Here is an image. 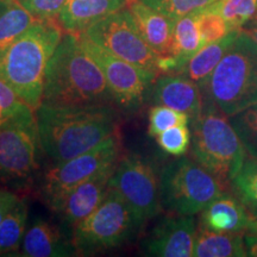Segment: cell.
<instances>
[{
  "label": "cell",
  "instance_id": "1",
  "mask_svg": "<svg viewBox=\"0 0 257 257\" xmlns=\"http://www.w3.org/2000/svg\"><path fill=\"white\" fill-rule=\"evenodd\" d=\"M43 153L54 163L81 155L118 133V108L104 105H51L35 111Z\"/></svg>",
  "mask_w": 257,
  "mask_h": 257
},
{
  "label": "cell",
  "instance_id": "2",
  "mask_svg": "<svg viewBox=\"0 0 257 257\" xmlns=\"http://www.w3.org/2000/svg\"><path fill=\"white\" fill-rule=\"evenodd\" d=\"M42 102L51 105L113 104L102 69L83 47L78 34H64L54 51L47 67Z\"/></svg>",
  "mask_w": 257,
  "mask_h": 257
},
{
  "label": "cell",
  "instance_id": "3",
  "mask_svg": "<svg viewBox=\"0 0 257 257\" xmlns=\"http://www.w3.org/2000/svg\"><path fill=\"white\" fill-rule=\"evenodd\" d=\"M62 36L54 21H38L0 56V78L34 111L43 100L48 63Z\"/></svg>",
  "mask_w": 257,
  "mask_h": 257
},
{
  "label": "cell",
  "instance_id": "4",
  "mask_svg": "<svg viewBox=\"0 0 257 257\" xmlns=\"http://www.w3.org/2000/svg\"><path fill=\"white\" fill-rule=\"evenodd\" d=\"M202 93L227 117L256 104L257 46L245 32L239 31Z\"/></svg>",
  "mask_w": 257,
  "mask_h": 257
},
{
  "label": "cell",
  "instance_id": "5",
  "mask_svg": "<svg viewBox=\"0 0 257 257\" xmlns=\"http://www.w3.org/2000/svg\"><path fill=\"white\" fill-rule=\"evenodd\" d=\"M191 125L193 159L230 185L248 155L230 117L204 98L202 110Z\"/></svg>",
  "mask_w": 257,
  "mask_h": 257
},
{
  "label": "cell",
  "instance_id": "6",
  "mask_svg": "<svg viewBox=\"0 0 257 257\" xmlns=\"http://www.w3.org/2000/svg\"><path fill=\"white\" fill-rule=\"evenodd\" d=\"M227 185L194 159L180 156L162 169V208L169 213L194 216L226 192Z\"/></svg>",
  "mask_w": 257,
  "mask_h": 257
},
{
  "label": "cell",
  "instance_id": "7",
  "mask_svg": "<svg viewBox=\"0 0 257 257\" xmlns=\"http://www.w3.org/2000/svg\"><path fill=\"white\" fill-rule=\"evenodd\" d=\"M143 225L118 192L110 188L104 201L73 230L79 255L91 256L131 242Z\"/></svg>",
  "mask_w": 257,
  "mask_h": 257
},
{
  "label": "cell",
  "instance_id": "8",
  "mask_svg": "<svg viewBox=\"0 0 257 257\" xmlns=\"http://www.w3.org/2000/svg\"><path fill=\"white\" fill-rule=\"evenodd\" d=\"M41 152L35 111L0 126V182L27 184L40 167Z\"/></svg>",
  "mask_w": 257,
  "mask_h": 257
},
{
  "label": "cell",
  "instance_id": "9",
  "mask_svg": "<svg viewBox=\"0 0 257 257\" xmlns=\"http://www.w3.org/2000/svg\"><path fill=\"white\" fill-rule=\"evenodd\" d=\"M110 188L119 193L143 226L162 211L156 167L140 154L119 157L110 179Z\"/></svg>",
  "mask_w": 257,
  "mask_h": 257
},
{
  "label": "cell",
  "instance_id": "10",
  "mask_svg": "<svg viewBox=\"0 0 257 257\" xmlns=\"http://www.w3.org/2000/svg\"><path fill=\"white\" fill-rule=\"evenodd\" d=\"M80 35L114 56L159 75V55L141 35L128 8L102 18Z\"/></svg>",
  "mask_w": 257,
  "mask_h": 257
},
{
  "label": "cell",
  "instance_id": "11",
  "mask_svg": "<svg viewBox=\"0 0 257 257\" xmlns=\"http://www.w3.org/2000/svg\"><path fill=\"white\" fill-rule=\"evenodd\" d=\"M83 47L99 63L118 111L131 115L146 104L154 82L159 75L148 72L136 64L127 62L108 53L104 48L78 34Z\"/></svg>",
  "mask_w": 257,
  "mask_h": 257
},
{
  "label": "cell",
  "instance_id": "12",
  "mask_svg": "<svg viewBox=\"0 0 257 257\" xmlns=\"http://www.w3.org/2000/svg\"><path fill=\"white\" fill-rule=\"evenodd\" d=\"M119 157L120 138L117 133L81 155L61 163H54L53 168L43 176L42 197L51 207L73 187L105 167L115 163Z\"/></svg>",
  "mask_w": 257,
  "mask_h": 257
},
{
  "label": "cell",
  "instance_id": "13",
  "mask_svg": "<svg viewBox=\"0 0 257 257\" xmlns=\"http://www.w3.org/2000/svg\"><path fill=\"white\" fill-rule=\"evenodd\" d=\"M117 162L83 180L50 207L59 218L61 229L70 238L76 225L87 218L104 201L110 191V179Z\"/></svg>",
  "mask_w": 257,
  "mask_h": 257
},
{
  "label": "cell",
  "instance_id": "14",
  "mask_svg": "<svg viewBox=\"0 0 257 257\" xmlns=\"http://www.w3.org/2000/svg\"><path fill=\"white\" fill-rule=\"evenodd\" d=\"M194 216L174 214L163 217L141 243L144 255L155 257H191L197 236Z\"/></svg>",
  "mask_w": 257,
  "mask_h": 257
},
{
  "label": "cell",
  "instance_id": "15",
  "mask_svg": "<svg viewBox=\"0 0 257 257\" xmlns=\"http://www.w3.org/2000/svg\"><path fill=\"white\" fill-rule=\"evenodd\" d=\"M154 105H162L185 112L194 119L204 106V93L195 82L182 74L157 76L152 88Z\"/></svg>",
  "mask_w": 257,
  "mask_h": 257
},
{
  "label": "cell",
  "instance_id": "16",
  "mask_svg": "<svg viewBox=\"0 0 257 257\" xmlns=\"http://www.w3.org/2000/svg\"><path fill=\"white\" fill-rule=\"evenodd\" d=\"M73 240L61 227L46 219L32 221L22 242V256L72 257L78 256Z\"/></svg>",
  "mask_w": 257,
  "mask_h": 257
},
{
  "label": "cell",
  "instance_id": "17",
  "mask_svg": "<svg viewBox=\"0 0 257 257\" xmlns=\"http://www.w3.org/2000/svg\"><path fill=\"white\" fill-rule=\"evenodd\" d=\"M252 214L236 195L223 193L201 212L200 226L217 232H248Z\"/></svg>",
  "mask_w": 257,
  "mask_h": 257
},
{
  "label": "cell",
  "instance_id": "18",
  "mask_svg": "<svg viewBox=\"0 0 257 257\" xmlns=\"http://www.w3.org/2000/svg\"><path fill=\"white\" fill-rule=\"evenodd\" d=\"M127 8L144 40L159 56L169 55L172 50L175 21L161 14L141 0H128Z\"/></svg>",
  "mask_w": 257,
  "mask_h": 257
},
{
  "label": "cell",
  "instance_id": "19",
  "mask_svg": "<svg viewBox=\"0 0 257 257\" xmlns=\"http://www.w3.org/2000/svg\"><path fill=\"white\" fill-rule=\"evenodd\" d=\"M128 0H67L57 24L70 34H80L96 22L126 8Z\"/></svg>",
  "mask_w": 257,
  "mask_h": 257
},
{
  "label": "cell",
  "instance_id": "20",
  "mask_svg": "<svg viewBox=\"0 0 257 257\" xmlns=\"http://www.w3.org/2000/svg\"><path fill=\"white\" fill-rule=\"evenodd\" d=\"M240 30L231 31L226 36L220 40L212 42L204 46L197 54L191 57V60L186 63L184 70L181 74L186 78L195 82L199 87L205 88L208 79L211 78L212 73L216 69L218 63L223 59V56L229 50L231 44L233 43Z\"/></svg>",
  "mask_w": 257,
  "mask_h": 257
},
{
  "label": "cell",
  "instance_id": "21",
  "mask_svg": "<svg viewBox=\"0 0 257 257\" xmlns=\"http://www.w3.org/2000/svg\"><path fill=\"white\" fill-rule=\"evenodd\" d=\"M195 257L248 256L243 233L217 232L199 225L194 242Z\"/></svg>",
  "mask_w": 257,
  "mask_h": 257
},
{
  "label": "cell",
  "instance_id": "22",
  "mask_svg": "<svg viewBox=\"0 0 257 257\" xmlns=\"http://www.w3.org/2000/svg\"><path fill=\"white\" fill-rule=\"evenodd\" d=\"M201 48L202 42L198 24V12L176 19L174 34H173L172 50L169 55L174 59L179 74H181L186 63Z\"/></svg>",
  "mask_w": 257,
  "mask_h": 257
},
{
  "label": "cell",
  "instance_id": "23",
  "mask_svg": "<svg viewBox=\"0 0 257 257\" xmlns=\"http://www.w3.org/2000/svg\"><path fill=\"white\" fill-rule=\"evenodd\" d=\"M36 22L17 0H0V56Z\"/></svg>",
  "mask_w": 257,
  "mask_h": 257
},
{
  "label": "cell",
  "instance_id": "24",
  "mask_svg": "<svg viewBox=\"0 0 257 257\" xmlns=\"http://www.w3.org/2000/svg\"><path fill=\"white\" fill-rule=\"evenodd\" d=\"M28 220V204L21 199L0 223V252L16 251L23 242Z\"/></svg>",
  "mask_w": 257,
  "mask_h": 257
},
{
  "label": "cell",
  "instance_id": "25",
  "mask_svg": "<svg viewBox=\"0 0 257 257\" xmlns=\"http://www.w3.org/2000/svg\"><path fill=\"white\" fill-rule=\"evenodd\" d=\"M230 187L252 217H257V157L246 155Z\"/></svg>",
  "mask_w": 257,
  "mask_h": 257
},
{
  "label": "cell",
  "instance_id": "26",
  "mask_svg": "<svg viewBox=\"0 0 257 257\" xmlns=\"http://www.w3.org/2000/svg\"><path fill=\"white\" fill-rule=\"evenodd\" d=\"M210 8L224 18L231 31L242 30L257 17V0H217Z\"/></svg>",
  "mask_w": 257,
  "mask_h": 257
},
{
  "label": "cell",
  "instance_id": "27",
  "mask_svg": "<svg viewBox=\"0 0 257 257\" xmlns=\"http://www.w3.org/2000/svg\"><path fill=\"white\" fill-rule=\"evenodd\" d=\"M246 154L257 157V102L230 117Z\"/></svg>",
  "mask_w": 257,
  "mask_h": 257
},
{
  "label": "cell",
  "instance_id": "28",
  "mask_svg": "<svg viewBox=\"0 0 257 257\" xmlns=\"http://www.w3.org/2000/svg\"><path fill=\"white\" fill-rule=\"evenodd\" d=\"M141 2L176 21L186 15L205 10L214 4L217 0H141Z\"/></svg>",
  "mask_w": 257,
  "mask_h": 257
},
{
  "label": "cell",
  "instance_id": "29",
  "mask_svg": "<svg viewBox=\"0 0 257 257\" xmlns=\"http://www.w3.org/2000/svg\"><path fill=\"white\" fill-rule=\"evenodd\" d=\"M191 118L185 112L162 105H154L149 112V135L156 137L163 131L179 125H188Z\"/></svg>",
  "mask_w": 257,
  "mask_h": 257
},
{
  "label": "cell",
  "instance_id": "30",
  "mask_svg": "<svg viewBox=\"0 0 257 257\" xmlns=\"http://www.w3.org/2000/svg\"><path fill=\"white\" fill-rule=\"evenodd\" d=\"M198 24L202 47L220 40L231 32V29L224 21V18L210 6L198 12Z\"/></svg>",
  "mask_w": 257,
  "mask_h": 257
},
{
  "label": "cell",
  "instance_id": "31",
  "mask_svg": "<svg viewBox=\"0 0 257 257\" xmlns=\"http://www.w3.org/2000/svg\"><path fill=\"white\" fill-rule=\"evenodd\" d=\"M155 138L163 152L172 156H182L187 153L191 144L192 133L188 125H179L163 131Z\"/></svg>",
  "mask_w": 257,
  "mask_h": 257
},
{
  "label": "cell",
  "instance_id": "32",
  "mask_svg": "<svg viewBox=\"0 0 257 257\" xmlns=\"http://www.w3.org/2000/svg\"><path fill=\"white\" fill-rule=\"evenodd\" d=\"M29 111L34 110L0 78V126Z\"/></svg>",
  "mask_w": 257,
  "mask_h": 257
},
{
  "label": "cell",
  "instance_id": "33",
  "mask_svg": "<svg viewBox=\"0 0 257 257\" xmlns=\"http://www.w3.org/2000/svg\"><path fill=\"white\" fill-rule=\"evenodd\" d=\"M38 21H54L59 17L67 0H17Z\"/></svg>",
  "mask_w": 257,
  "mask_h": 257
},
{
  "label": "cell",
  "instance_id": "34",
  "mask_svg": "<svg viewBox=\"0 0 257 257\" xmlns=\"http://www.w3.org/2000/svg\"><path fill=\"white\" fill-rule=\"evenodd\" d=\"M19 200L21 199L16 193L0 188V223L8 216L9 212L18 204Z\"/></svg>",
  "mask_w": 257,
  "mask_h": 257
},
{
  "label": "cell",
  "instance_id": "35",
  "mask_svg": "<svg viewBox=\"0 0 257 257\" xmlns=\"http://www.w3.org/2000/svg\"><path fill=\"white\" fill-rule=\"evenodd\" d=\"M248 256L257 257V234H244Z\"/></svg>",
  "mask_w": 257,
  "mask_h": 257
},
{
  "label": "cell",
  "instance_id": "36",
  "mask_svg": "<svg viewBox=\"0 0 257 257\" xmlns=\"http://www.w3.org/2000/svg\"><path fill=\"white\" fill-rule=\"evenodd\" d=\"M242 31L245 32V34L253 41V43L257 46V17L253 18L251 22H249V23L242 29Z\"/></svg>",
  "mask_w": 257,
  "mask_h": 257
},
{
  "label": "cell",
  "instance_id": "37",
  "mask_svg": "<svg viewBox=\"0 0 257 257\" xmlns=\"http://www.w3.org/2000/svg\"><path fill=\"white\" fill-rule=\"evenodd\" d=\"M245 234H257V217H253L251 224H250L248 232Z\"/></svg>",
  "mask_w": 257,
  "mask_h": 257
}]
</instances>
